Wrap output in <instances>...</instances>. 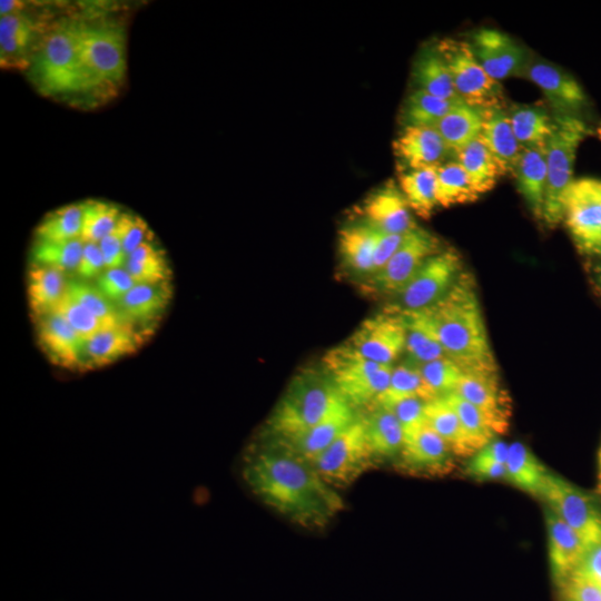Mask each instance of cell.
<instances>
[{"mask_svg":"<svg viewBox=\"0 0 601 601\" xmlns=\"http://www.w3.org/2000/svg\"><path fill=\"white\" fill-rule=\"evenodd\" d=\"M36 33L33 21L22 12L0 18L1 63L8 65L22 58L28 51Z\"/></svg>","mask_w":601,"mask_h":601,"instance_id":"60d3db41","label":"cell"},{"mask_svg":"<svg viewBox=\"0 0 601 601\" xmlns=\"http://www.w3.org/2000/svg\"><path fill=\"white\" fill-rule=\"evenodd\" d=\"M513 132L523 148L545 145L554 129V117L542 107L515 105L508 111Z\"/></svg>","mask_w":601,"mask_h":601,"instance_id":"74e56055","label":"cell"},{"mask_svg":"<svg viewBox=\"0 0 601 601\" xmlns=\"http://www.w3.org/2000/svg\"><path fill=\"white\" fill-rule=\"evenodd\" d=\"M508 450L505 442L492 440L470 457L465 472L477 480L505 479Z\"/></svg>","mask_w":601,"mask_h":601,"instance_id":"681fc988","label":"cell"},{"mask_svg":"<svg viewBox=\"0 0 601 601\" xmlns=\"http://www.w3.org/2000/svg\"><path fill=\"white\" fill-rule=\"evenodd\" d=\"M125 229V213H121L114 229L99 243L106 269L125 267L127 256L122 246V235Z\"/></svg>","mask_w":601,"mask_h":601,"instance_id":"11a10c76","label":"cell"},{"mask_svg":"<svg viewBox=\"0 0 601 601\" xmlns=\"http://www.w3.org/2000/svg\"><path fill=\"white\" fill-rule=\"evenodd\" d=\"M79 52L92 88L116 85L126 72V38L120 27L79 23Z\"/></svg>","mask_w":601,"mask_h":601,"instance_id":"ba28073f","label":"cell"},{"mask_svg":"<svg viewBox=\"0 0 601 601\" xmlns=\"http://www.w3.org/2000/svg\"><path fill=\"white\" fill-rule=\"evenodd\" d=\"M359 418L373 457L388 459L400 454L404 432L392 411L373 404Z\"/></svg>","mask_w":601,"mask_h":601,"instance_id":"4316f807","label":"cell"},{"mask_svg":"<svg viewBox=\"0 0 601 601\" xmlns=\"http://www.w3.org/2000/svg\"><path fill=\"white\" fill-rule=\"evenodd\" d=\"M362 220L390 234H406L417 225L397 184L388 180L371 191L358 208Z\"/></svg>","mask_w":601,"mask_h":601,"instance_id":"2e32d148","label":"cell"},{"mask_svg":"<svg viewBox=\"0 0 601 601\" xmlns=\"http://www.w3.org/2000/svg\"><path fill=\"white\" fill-rule=\"evenodd\" d=\"M83 242L77 238L68 242L35 240L31 248V264L48 266L68 275L76 272Z\"/></svg>","mask_w":601,"mask_h":601,"instance_id":"bcb514c9","label":"cell"},{"mask_svg":"<svg viewBox=\"0 0 601 601\" xmlns=\"http://www.w3.org/2000/svg\"><path fill=\"white\" fill-rule=\"evenodd\" d=\"M33 319L38 343L52 363L85 370L86 341L61 316L50 312Z\"/></svg>","mask_w":601,"mask_h":601,"instance_id":"e0dca14e","label":"cell"},{"mask_svg":"<svg viewBox=\"0 0 601 601\" xmlns=\"http://www.w3.org/2000/svg\"><path fill=\"white\" fill-rule=\"evenodd\" d=\"M471 47L480 65L496 81L523 75L531 60L518 41L496 29L477 30Z\"/></svg>","mask_w":601,"mask_h":601,"instance_id":"5bb4252c","label":"cell"},{"mask_svg":"<svg viewBox=\"0 0 601 601\" xmlns=\"http://www.w3.org/2000/svg\"><path fill=\"white\" fill-rule=\"evenodd\" d=\"M426 403L420 397H408L384 407L393 412L403 428L404 435H406L426 424Z\"/></svg>","mask_w":601,"mask_h":601,"instance_id":"f5cc1de1","label":"cell"},{"mask_svg":"<svg viewBox=\"0 0 601 601\" xmlns=\"http://www.w3.org/2000/svg\"><path fill=\"white\" fill-rule=\"evenodd\" d=\"M456 160L480 196L493 189L497 180L506 174L480 137L462 148L456 154Z\"/></svg>","mask_w":601,"mask_h":601,"instance_id":"836d02e7","label":"cell"},{"mask_svg":"<svg viewBox=\"0 0 601 601\" xmlns=\"http://www.w3.org/2000/svg\"><path fill=\"white\" fill-rule=\"evenodd\" d=\"M404 236L405 234H390L376 228V248L372 274L380 270L388 262L402 244Z\"/></svg>","mask_w":601,"mask_h":601,"instance_id":"91938a15","label":"cell"},{"mask_svg":"<svg viewBox=\"0 0 601 601\" xmlns=\"http://www.w3.org/2000/svg\"><path fill=\"white\" fill-rule=\"evenodd\" d=\"M513 174L532 214L542 220L548 177L546 144L524 148Z\"/></svg>","mask_w":601,"mask_h":601,"instance_id":"484cf974","label":"cell"},{"mask_svg":"<svg viewBox=\"0 0 601 601\" xmlns=\"http://www.w3.org/2000/svg\"><path fill=\"white\" fill-rule=\"evenodd\" d=\"M51 312L61 316L85 341L104 328L115 326L97 318L67 293Z\"/></svg>","mask_w":601,"mask_h":601,"instance_id":"816d5d0a","label":"cell"},{"mask_svg":"<svg viewBox=\"0 0 601 601\" xmlns=\"http://www.w3.org/2000/svg\"><path fill=\"white\" fill-rule=\"evenodd\" d=\"M573 239L601 228V179H573L564 197V217Z\"/></svg>","mask_w":601,"mask_h":601,"instance_id":"ffe728a7","label":"cell"},{"mask_svg":"<svg viewBox=\"0 0 601 601\" xmlns=\"http://www.w3.org/2000/svg\"><path fill=\"white\" fill-rule=\"evenodd\" d=\"M372 459L358 417L308 463L326 483L338 486L356 480L371 465Z\"/></svg>","mask_w":601,"mask_h":601,"instance_id":"8fae6325","label":"cell"},{"mask_svg":"<svg viewBox=\"0 0 601 601\" xmlns=\"http://www.w3.org/2000/svg\"><path fill=\"white\" fill-rule=\"evenodd\" d=\"M24 4L21 1L16 0H1L0 2V16H7L21 12Z\"/></svg>","mask_w":601,"mask_h":601,"instance_id":"be15d7a7","label":"cell"},{"mask_svg":"<svg viewBox=\"0 0 601 601\" xmlns=\"http://www.w3.org/2000/svg\"><path fill=\"white\" fill-rule=\"evenodd\" d=\"M421 312L447 357L462 371L497 367L470 273H462L440 300Z\"/></svg>","mask_w":601,"mask_h":601,"instance_id":"7a4b0ae2","label":"cell"},{"mask_svg":"<svg viewBox=\"0 0 601 601\" xmlns=\"http://www.w3.org/2000/svg\"><path fill=\"white\" fill-rule=\"evenodd\" d=\"M573 240L582 254L601 258V228L590 235Z\"/></svg>","mask_w":601,"mask_h":601,"instance_id":"6125c7cd","label":"cell"},{"mask_svg":"<svg viewBox=\"0 0 601 601\" xmlns=\"http://www.w3.org/2000/svg\"><path fill=\"white\" fill-rule=\"evenodd\" d=\"M548 473L546 467L526 445L520 442L509 444L504 480L518 489L539 496Z\"/></svg>","mask_w":601,"mask_h":601,"instance_id":"d590c367","label":"cell"},{"mask_svg":"<svg viewBox=\"0 0 601 601\" xmlns=\"http://www.w3.org/2000/svg\"><path fill=\"white\" fill-rule=\"evenodd\" d=\"M416 367L434 398L455 392L463 373L461 366L450 357L418 364Z\"/></svg>","mask_w":601,"mask_h":601,"instance_id":"f907efd6","label":"cell"},{"mask_svg":"<svg viewBox=\"0 0 601 601\" xmlns=\"http://www.w3.org/2000/svg\"><path fill=\"white\" fill-rule=\"evenodd\" d=\"M462 99H444L415 89L408 95L402 111L404 126L433 127Z\"/></svg>","mask_w":601,"mask_h":601,"instance_id":"f6af8a7d","label":"cell"},{"mask_svg":"<svg viewBox=\"0 0 601 601\" xmlns=\"http://www.w3.org/2000/svg\"><path fill=\"white\" fill-rule=\"evenodd\" d=\"M353 407L344 402L329 415L305 432L284 440H269L296 456L311 462L336 440L354 421Z\"/></svg>","mask_w":601,"mask_h":601,"instance_id":"7402d4cb","label":"cell"},{"mask_svg":"<svg viewBox=\"0 0 601 601\" xmlns=\"http://www.w3.org/2000/svg\"><path fill=\"white\" fill-rule=\"evenodd\" d=\"M597 493L601 496V446L598 453V482H597Z\"/></svg>","mask_w":601,"mask_h":601,"instance_id":"03108f58","label":"cell"},{"mask_svg":"<svg viewBox=\"0 0 601 601\" xmlns=\"http://www.w3.org/2000/svg\"><path fill=\"white\" fill-rule=\"evenodd\" d=\"M66 293L97 318L109 325L129 324L121 316L117 305L108 299L96 284L69 278Z\"/></svg>","mask_w":601,"mask_h":601,"instance_id":"7dc6e473","label":"cell"},{"mask_svg":"<svg viewBox=\"0 0 601 601\" xmlns=\"http://www.w3.org/2000/svg\"><path fill=\"white\" fill-rule=\"evenodd\" d=\"M572 574L587 579L601 590V542L587 552Z\"/></svg>","mask_w":601,"mask_h":601,"instance_id":"94428289","label":"cell"},{"mask_svg":"<svg viewBox=\"0 0 601 601\" xmlns=\"http://www.w3.org/2000/svg\"><path fill=\"white\" fill-rule=\"evenodd\" d=\"M405 338L402 315L388 308L363 321L346 344L367 359L392 365L405 349Z\"/></svg>","mask_w":601,"mask_h":601,"instance_id":"4fadbf2b","label":"cell"},{"mask_svg":"<svg viewBox=\"0 0 601 601\" xmlns=\"http://www.w3.org/2000/svg\"><path fill=\"white\" fill-rule=\"evenodd\" d=\"M404 321L407 362L415 365L447 357L444 348L421 311H396Z\"/></svg>","mask_w":601,"mask_h":601,"instance_id":"e575fe53","label":"cell"},{"mask_svg":"<svg viewBox=\"0 0 601 601\" xmlns=\"http://www.w3.org/2000/svg\"><path fill=\"white\" fill-rule=\"evenodd\" d=\"M413 78L416 89L444 99H461L447 65L435 45L420 51L413 66Z\"/></svg>","mask_w":601,"mask_h":601,"instance_id":"1f68e13d","label":"cell"},{"mask_svg":"<svg viewBox=\"0 0 601 601\" xmlns=\"http://www.w3.org/2000/svg\"><path fill=\"white\" fill-rule=\"evenodd\" d=\"M479 197L480 195L457 160L444 162L437 167L436 200L439 206L447 208L469 204L477 200Z\"/></svg>","mask_w":601,"mask_h":601,"instance_id":"f35d334b","label":"cell"},{"mask_svg":"<svg viewBox=\"0 0 601 601\" xmlns=\"http://www.w3.org/2000/svg\"><path fill=\"white\" fill-rule=\"evenodd\" d=\"M394 156L403 170L437 167L452 154L433 127L404 126L393 141Z\"/></svg>","mask_w":601,"mask_h":601,"instance_id":"d6986e66","label":"cell"},{"mask_svg":"<svg viewBox=\"0 0 601 601\" xmlns=\"http://www.w3.org/2000/svg\"><path fill=\"white\" fill-rule=\"evenodd\" d=\"M346 402L322 368H305L289 382L266 422L269 440H284L316 425Z\"/></svg>","mask_w":601,"mask_h":601,"instance_id":"3957f363","label":"cell"},{"mask_svg":"<svg viewBox=\"0 0 601 601\" xmlns=\"http://www.w3.org/2000/svg\"><path fill=\"white\" fill-rule=\"evenodd\" d=\"M79 22H63L43 40L31 61V78L42 93L62 95L93 89L78 46Z\"/></svg>","mask_w":601,"mask_h":601,"instance_id":"277c9868","label":"cell"},{"mask_svg":"<svg viewBox=\"0 0 601 601\" xmlns=\"http://www.w3.org/2000/svg\"><path fill=\"white\" fill-rule=\"evenodd\" d=\"M451 454L447 444L427 424L404 435L400 452L404 469L430 473L444 471L451 462Z\"/></svg>","mask_w":601,"mask_h":601,"instance_id":"cb8c5ba5","label":"cell"},{"mask_svg":"<svg viewBox=\"0 0 601 601\" xmlns=\"http://www.w3.org/2000/svg\"><path fill=\"white\" fill-rule=\"evenodd\" d=\"M435 46L447 65L457 96L465 104L480 110L503 107L499 81L480 65L470 42L445 38Z\"/></svg>","mask_w":601,"mask_h":601,"instance_id":"52a82bcc","label":"cell"},{"mask_svg":"<svg viewBox=\"0 0 601 601\" xmlns=\"http://www.w3.org/2000/svg\"><path fill=\"white\" fill-rule=\"evenodd\" d=\"M590 129L578 116L555 115L554 129L546 141V188L542 221L555 227L564 217V197L573 181L577 152Z\"/></svg>","mask_w":601,"mask_h":601,"instance_id":"5b68a950","label":"cell"},{"mask_svg":"<svg viewBox=\"0 0 601 601\" xmlns=\"http://www.w3.org/2000/svg\"><path fill=\"white\" fill-rule=\"evenodd\" d=\"M136 284H160L169 282L170 269L165 255L152 240L136 248L125 264Z\"/></svg>","mask_w":601,"mask_h":601,"instance_id":"ee69618b","label":"cell"},{"mask_svg":"<svg viewBox=\"0 0 601 601\" xmlns=\"http://www.w3.org/2000/svg\"><path fill=\"white\" fill-rule=\"evenodd\" d=\"M437 167L403 170L398 175V187L410 209L423 219L430 218L439 206L436 200Z\"/></svg>","mask_w":601,"mask_h":601,"instance_id":"8d00e7d4","label":"cell"},{"mask_svg":"<svg viewBox=\"0 0 601 601\" xmlns=\"http://www.w3.org/2000/svg\"><path fill=\"white\" fill-rule=\"evenodd\" d=\"M376 228L364 220L343 226L338 231V253L343 264L358 274L373 273Z\"/></svg>","mask_w":601,"mask_h":601,"instance_id":"f1b7e54d","label":"cell"},{"mask_svg":"<svg viewBox=\"0 0 601 601\" xmlns=\"http://www.w3.org/2000/svg\"><path fill=\"white\" fill-rule=\"evenodd\" d=\"M148 328L115 325L101 329L85 343V370L100 367L135 352L148 335Z\"/></svg>","mask_w":601,"mask_h":601,"instance_id":"603a6c76","label":"cell"},{"mask_svg":"<svg viewBox=\"0 0 601 601\" xmlns=\"http://www.w3.org/2000/svg\"><path fill=\"white\" fill-rule=\"evenodd\" d=\"M106 269L101 249L97 243H85L76 268V278L90 282Z\"/></svg>","mask_w":601,"mask_h":601,"instance_id":"680465c9","label":"cell"},{"mask_svg":"<svg viewBox=\"0 0 601 601\" xmlns=\"http://www.w3.org/2000/svg\"><path fill=\"white\" fill-rule=\"evenodd\" d=\"M455 393L509 427L511 401L501 384L497 367L463 371Z\"/></svg>","mask_w":601,"mask_h":601,"instance_id":"ac0fdd59","label":"cell"},{"mask_svg":"<svg viewBox=\"0 0 601 601\" xmlns=\"http://www.w3.org/2000/svg\"><path fill=\"white\" fill-rule=\"evenodd\" d=\"M323 370L352 406H370L386 390L393 366L365 358L348 344L327 351Z\"/></svg>","mask_w":601,"mask_h":601,"instance_id":"8992f818","label":"cell"},{"mask_svg":"<svg viewBox=\"0 0 601 601\" xmlns=\"http://www.w3.org/2000/svg\"><path fill=\"white\" fill-rule=\"evenodd\" d=\"M81 203L69 204L48 213L35 229V240L68 242L80 238Z\"/></svg>","mask_w":601,"mask_h":601,"instance_id":"7bdbcfd3","label":"cell"},{"mask_svg":"<svg viewBox=\"0 0 601 601\" xmlns=\"http://www.w3.org/2000/svg\"><path fill=\"white\" fill-rule=\"evenodd\" d=\"M592 280L598 295L601 297V262L594 267L592 272Z\"/></svg>","mask_w":601,"mask_h":601,"instance_id":"e7e4bbea","label":"cell"},{"mask_svg":"<svg viewBox=\"0 0 601 601\" xmlns=\"http://www.w3.org/2000/svg\"><path fill=\"white\" fill-rule=\"evenodd\" d=\"M549 562L554 585L564 581L578 568L589 548L560 516L544 509Z\"/></svg>","mask_w":601,"mask_h":601,"instance_id":"44dd1931","label":"cell"},{"mask_svg":"<svg viewBox=\"0 0 601 601\" xmlns=\"http://www.w3.org/2000/svg\"><path fill=\"white\" fill-rule=\"evenodd\" d=\"M539 497L579 534L589 550L601 542V508L593 496L549 472Z\"/></svg>","mask_w":601,"mask_h":601,"instance_id":"9c48e42d","label":"cell"},{"mask_svg":"<svg viewBox=\"0 0 601 601\" xmlns=\"http://www.w3.org/2000/svg\"><path fill=\"white\" fill-rule=\"evenodd\" d=\"M555 588L559 601H601V590L577 574H571Z\"/></svg>","mask_w":601,"mask_h":601,"instance_id":"9f6ffc18","label":"cell"},{"mask_svg":"<svg viewBox=\"0 0 601 601\" xmlns=\"http://www.w3.org/2000/svg\"><path fill=\"white\" fill-rule=\"evenodd\" d=\"M426 424L447 444L451 452L459 456H472L480 447L467 434L456 412L444 397L426 403Z\"/></svg>","mask_w":601,"mask_h":601,"instance_id":"f546056e","label":"cell"},{"mask_svg":"<svg viewBox=\"0 0 601 601\" xmlns=\"http://www.w3.org/2000/svg\"><path fill=\"white\" fill-rule=\"evenodd\" d=\"M481 112L483 121L480 139L504 170L513 173L524 148L513 132L508 111L503 107H494Z\"/></svg>","mask_w":601,"mask_h":601,"instance_id":"d4e9b609","label":"cell"},{"mask_svg":"<svg viewBox=\"0 0 601 601\" xmlns=\"http://www.w3.org/2000/svg\"><path fill=\"white\" fill-rule=\"evenodd\" d=\"M95 284L115 304L136 285L125 267L105 269Z\"/></svg>","mask_w":601,"mask_h":601,"instance_id":"db71d44e","label":"cell"},{"mask_svg":"<svg viewBox=\"0 0 601 601\" xmlns=\"http://www.w3.org/2000/svg\"><path fill=\"white\" fill-rule=\"evenodd\" d=\"M522 76L542 90L556 115L577 116L588 104L587 95L577 79L552 62L530 60Z\"/></svg>","mask_w":601,"mask_h":601,"instance_id":"9a60e30c","label":"cell"},{"mask_svg":"<svg viewBox=\"0 0 601 601\" xmlns=\"http://www.w3.org/2000/svg\"><path fill=\"white\" fill-rule=\"evenodd\" d=\"M242 479L265 505L304 528L325 526L344 509L307 461L270 442L246 453Z\"/></svg>","mask_w":601,"mask_h":601,"instance_id":"6da1fadb","label":"cell"},{"mask_svg":"<svg viewBox=\"0 0 601 601\" xmlns=\"http://www.w3.org/2000/svg\"><path fill=\"white\" fill-rule=\"evenodd\" d=\"M170 297L169 282L136 284L116 305L127 323L148 327L166 309Z\"/></svg>","mask_w":601,"mask_h":601,"instance_id":"83f0119b","label":"cell"},{"mask_svg":"<svg viewBox=\"0 0 601 601\" xmlns=\"http://www.w3.org/2000/svg\"><path fill=\"white\" fill-rule=\"evenodd\" d=\"M441 250L440 239L431 231L416 226L405 234L402 244L388 262L367 278V288L395 295L427 258Z\"/></svg>","mask_w":601,"mask_h":601,"instance_id":"7c38bea8","label":"cell"},{"mask_svg":"<svg viewBox=\"0 0 601 601\" xmlns=\"http://www.w3.org/2000/svg\"><path fill=\"white\" fill-rule=\"evenodd\" d=\"M461 256L452 248L427 258L395 294L391 309L421 311L440 300L462 274Z\"/></svg>","mask_w":601,"mask_h":601,"instance_id":"30bf717a","label":"cell"},{"mask_svg":"<svg viewBox=\"0 0 601 601\" xmlns=\"http://www.w3.org/2000/svg\"><path fill=\"white\" fill-rule=\"evenodd\" d=\"M482 112L463 100L457 102L433 128L455 155L480 136Z\"/></svg>","mask_w":601,"mask_h":601,"instance_id":"d6a6232c","label":"cell"},{"mask_svg":"<svg viewBox=\"0 0 601 601\" xmlns=\"http://www.w3.org/2000/svg\"><path fill=\"white\" fill-rule=\"evenodd\" d=\"M68 277L62 272L37 264H30L27 272V295L32 317L52 311L63 297Z\"/></svg>","mask_w":601,"mask_h":601,"instance_id":"4dcf8cb0","label":"cell"},{"mask_svg":"<svg viewBox=\"0 0 601 601\" xmlns=\"http://www.w3.org/2000/svg\"><path fill=\"white\" fill-rule=\"evenodd\" d=\"M152 239L154 234L141 217L125 213L122 246L127 257L140 245Z\"/></svg>","mask_w":601,"mask_h":601,"instance_id":"6f0895ef","label":"cell"},{"mask_svg":"<svg viewBox=\"0 0 601 601\" xmlns=\"http://www.w3.org/2000/svg\"><path fill=\"white\" fill-rule=\"evenodd\" d=\"M82 224L80 238L83 243H99L116 226L120 209L108 201L86 200L81 203Z\"/></svg>","mask_w":601,"mask_h":601,"instance_id":"c3c4849f","label":"cell"},{"mask_svg":"<svg viewBox=\"0 0 601 601\" xmlns=\"http://www.w3.org/2000/svg\"><path fill=\"white\" fill-rule=\"evenodd\" d=\"M408 397H420L426 402L435 400L416 365L406 361L393 367L386 390L373 404L387 406Z\"/></svg>","mask_w":601,"mask_h":601,"instance_id":"ab89813d","label":"cell"},{"mask_svg":"<svg viewBox=\"0 0 601 601\" xmlns=\"http://www.w3.org/2000/svg\"><path fill=\"white\" fill-rule=\"evenodd\" d=\"M456 412L467 434L481 449L508 428L455 392L442 396Z\"/></svg>","mask_w":601,"mask_h":601,"instance_id":"b9f144b4","label":"cell"}]
</instances>
